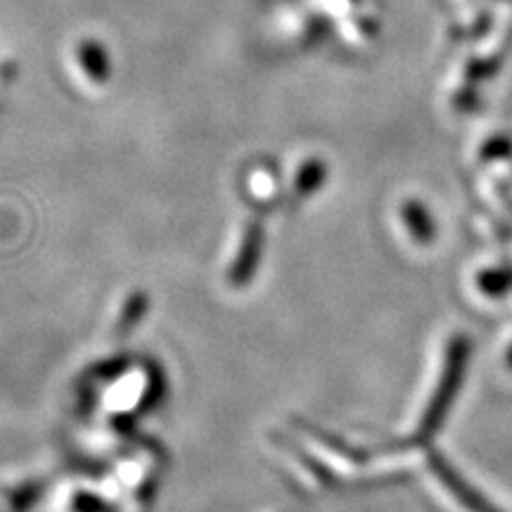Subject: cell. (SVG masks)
Wrapping results in <instances>:
<instances>
[{
  "label": "cell",
  "mask_w": 512,
  "mask_h": 512,
  "mask_svg": "<svg viewBox=\"0 0 512 512\" xmlns=\"http://www.w3.org/2000/svg\"><path fill=\"white\" fill-rule=\"evenodd\" d=\"M81 64L86 67V72L91 74V79L105 81L107 76V55L98 43H83L81 46Z\"/></svg>",
  "instance_id": "cell-1"
}]
</instances>
